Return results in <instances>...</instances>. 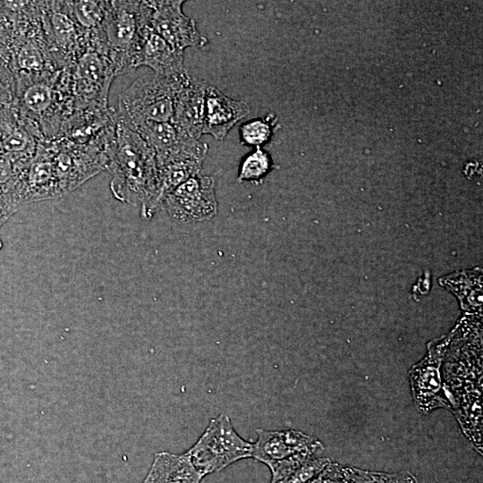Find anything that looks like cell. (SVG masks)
I'll return each mask as SVG.
<instances>
[{
	"mask_svg": "<svg viewBox=\"0 0 483 483\" xmlns=\"http://www.w3.org/2000/svg\"><path fill=\"white\" fill-rule=\"evenodd\" d=\"M104 153L107 160L106 169L113 176L110 189L114 196L132 205L140 204L142 216L149 218L158 185L153 149L138 133L117 120Z\"/></svg>",
	"mask_w": 483,
	"mask_h": 483,
	"instance_id": "obj_1",
	"label": "cell"
},
{
	"mask_svg": "<svg viewBox=\"0 0 483 483\" xmlns=\"http://www.w3.org/2000/svg\"><path fill=\"white\" fill-rule=\"evenodd\" d=\"M148 1H107L105 19L92 32L93 47L108 56L116 75L127 73L149 28Z\"/></svg>",
	"mask_w": 483,
	"mask_h": 483,
	"instance_id": "obj_2",
	"label": "cell"
},
{
	"mask_svg": "<svg viewBox=\"0 0 483 483\" xmlns=\"http://www.w3.org/2000/svg\"><path fill=\"white\" fill-rule=\"evenodd\" d=\"M190 79L157 73L137 78L118 97L117 120L128 128L148 121L171 123L176 95Z\"/></svg>",
	"mask_w": 483,
	"mask_h": 483,
	"instance_id": "obj_3",
	"label": "cell"
},
{
	"mask_svg": "<svg viewBox=\"0 0 483 483\" xmlns=\"http://www.w3.org/2000/svg\"><path fill=\"white\" fill-rule=\"evenodd\" d=\"M252 451L253 443L244 440L223 413L211 419L204 433L184 454L206 476L239 460L251 458Z\"/></svg>",
	"mask_w": 483,
	"mask_h": 483,
	"instance_id": "obj_4",
	"label": "cell"
},
{
	"mask_svg": "<svg viewBox=\"0 0 483 483\" xmlns=\"http://www.w3.org/2000/svg\"><path fill=\"white\" fill-rule=\"evenodd\" d=\"M447 343L446 338L431 343L424 359L409 370L414 404L420 413L428 414L437 408L451 407L441 371Z\"/></svg>",
	"mask_w": 483,
	"mask_h": 483,
	"instance_id": "obj_5",
	"label": "cell"
},
{
	"mask_svg": "<svg viewBox=\"0 0 483 483\" xmlns=\"http://www.w3.org/2000/svg\"><path fill=\"white\" fill-rule=\"evenodd\" d=\"M161 206L179 222L208 220L217 212L215 179L199 172L167 194Z\"/></svg>",
	"mask_w": 483,
	"mask_h": 483,
	"instance_id": "obj_6",
	"label": "cell"
},
{
	"mask_svg": "<svg viewBox=\"0 0 483 483\" xmlns=\"http://www.w3.org/2000/svg\"><path fill=\"white\" fill-rule=\"evenodd\" d=\"M257 434L258 440L253 444L251 458L268 468L289 460L317 457L325 449L320 440L300 430L258 428Z\"/></svg>",
	"mask_w": 483,
	"mask_h": 483,
	"instance_id": "obj_7",
	"label": "cell"
},
{
	"mask_svg": "<svg viewBox=\"0 0 483 483\" xmlns=\"http://www.w3.org/2000/svg\"><path fill=\"white\" fill-rule=\"evenodd\" d=\"M184 1H148L149 27L174 49L203 47L208 38L197 29L195 21L182 12Z\"/></svg>",
	"mask_w": 483,
	"mask_h": 483,
	"instance_id": "obj_8",
	"label": "cell"
},
{
	"mask_svg": "<svg viewBox=\"0 0 483 483\" xmlns=\"http://www.w3.org/2000/svg\"><path fill=\"white\" fill-rule=\"evenodd\" d=\"M208 85L205 80L191 78L175 97L171 123L191 139L198 140L202 135Z\"/></svg>",
	"mask_w": 483,
	"mask_h": 483,
	"instance_id": "obj_9",
	"label": "cell"
},
{
	"mask_svg": "<svg viewBox=\"0 0 483 483\" xmlns=\"http://www.w3.org/2000/svg\"><path fill=\"white\" fill-rule=\"evenodd\" d=\"M250 113V107L247 102L233 99L216 86L208 84L206 89L202 134L224 140L230 130Z\"/></svg>",
	"mask_w": 483,
	"mask_h": 483,
	"instance_id": "obj_10",
	"label": "cell"
},
{
	"mask_svg": "<svg viewBox=\"0 0 483 483\" xmlns=\"http://www.w3.org/2000/svg\"><path fill=\"white\" fill-rule=\"evenodd\" d=\"M183 53L172 47L149 27L140 49L132 58L131 69L147 66L155 73L164 76L186 75L188 72L183 64Z\"/></svg>",
	"mask_w": 483,
	"mask_h": 483,
	"instance_id": "obj_11",
	"label": "cell"
},
{
	"mask_svg": "<svg viewBox=\"0 0 483 483\" xmlns=\"http://www.w3.org/2000/svg\"><path fill=\"white\" fill-rule=\"evenodd\" d=\"M202 476L184 453H157L143 483H200Z\"/></svg>",
	"mask_w": 483,
	"mask_h": 483,
	"instance_id": "obj_12",
	"label": "cell"
},
{
	"mask_svg": "<svg viewBox=\"0 0 483 483\" xmlns=\"http://www.w3.org/2000/svg\"><path fill=\"white\" fill-rule=\"evenodd\" d=\"M330 462V459L320 456L280 462L269 468L270 483H308Z\"/></svg>",
	"mask_w": 483,
	"mask_h": 483,
	"instance_id": "obj_13",
	"label": "cell"
},
{
	"mask_svg": "<svg viewBox=\"0 0 483 483\" xmlns=\"http://www.w3.org/2000/svg\"><path fill=\"white\" fill-rule=\"evenodd\" d=\"M65 6L82 31L93 32L105 19L107 1H65Z\"/></svg>",
	"mask_w": 483,
	"mask_h": 483,
	"instance_id": "obj_14",
	"label": "cell"
},
{
	"mask_svg": "<svg viewBox=\"0 0 483 483\" xmlns=\"http://www.w3.org/2000/svg\"><path fill=\"white\" fill-rule=\"evenodd\" d=\"M276 128L277 117L271 113L248 120L239 128L241 142L254 148H261L270 142Z\"/></svg>",
	"mask_w": 483,
	"mask_h": 483,
	"instance_id": "obj_15",
	"label": "cell"
},
{
	"mask_svg": "<svg viewBox=\"0 0 483 483\" xmlns=\"http://www.w3.org/2000/svg\"><path fill=\"white\" fill-rule=\"evenodd\" d=\"M275 166L270 154L262 148L247 153L240 163L237 180L239 182H260Z\"/></svg>",
	"mask_w": 483,
	"mask_h": 483,
	"instance_id": "obj_16",
	"label": "cell"
},
{
	"mask_svg": "<svg viewBox=\"0 0 483 483\" xmlns=\"http://www.w3.org/2000/svg\"><path fill=\"white\" fill-rule=\"evenodd\" d=\"M344 483H418L410 471L394 473L371 471L354 467H344Z\"/></svg>",
	"mask_w": 483,
	"mask_h": 483,
	"instance_id": "obj_17",
	"label": "cell"
},
{
	"mask_svg": "<svg viewBox=\"0 0 483 483\" xmlns=\"http://www.w3.org/2000/svg\"><path fill=\"white\" fill-rule=\"evenodd\" d=\"M343 469L341 464L331 462L308 483H344Z\"/></svg>",
	"mask_w": 483,
	"mask_h": 483,
	"instance_id": "obj_18",
	"label": "cell"
},
{
	"mask_svg": "<svg viewBox=\"0 0 483 483\" xmlns=\"http://www.w3.org/2000/svg\"><path fill=\"white\" fill-rule=\"evenodd\" d=\"M14 173L11 157L0 149V185L11 182Z\"/></svg>",
	"mask_w": 483,
	"mask_h": 483,
	"instance_id": "obj_19",
	"label": "cell"
},
{
	"mask_svg": "<svg viewBox=\"0 0 483 483\" xmlns=\"http://www.w3.org/2000/svg\"><path fill=\"white\" fill-rule=\"evenodd\" d=\"M4 220L0 216V225L4 222Z\"/></svg>",
	"mask_w": 483,
	"mask_h": 483,
	"instance_id": "obj_20",
	"label": "cell"
}]
</instances>
